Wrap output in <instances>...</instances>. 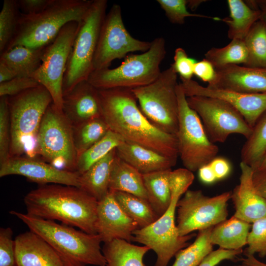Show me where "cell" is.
<instances>
[{"mask_svg": "<svg viewBox=\"0 0 266 266\" xmlns=\"http://www.w3.org/2000/svg\"><path fill=\"white\" fill-rule=\"evenodd\" d=\"M35 156L57 168L76 172L77 160L72 126L53 103L46 109L36 139Z\"/></svg>", "mask_w": 266, "mask_h": 266, "instance_id": "9", "label": "cell"}, {"mask_svg": "<svg viewBox=\"0 0 266 266\" xmlns=\"http://www.w3.org/2000/svg\"><path fill=\"white\" fill-rule=\"evenodd\" d=\"M231 192L209 197L202 191L188 190L176 205V226L180 235L212 228L227 219Z\"/></svg>", "mask_w": 266, "mask_h": 266, "instance_id": "11", "label": "cell"}, {"mask_svg": "<svg viewBox=\"0 0 266 266\" xmlns=\"http://www.w3.org/2000/svg\"><path fill=\"white\" fill-rule=\"evenodd\" d=\"M174 62L171 65L180 78L185 80L192 79L194 75V67L197 62L193 58L188 57L185 50L181 48H177L174 52Z\"/></svg>", "mask_w": 266, "mask_h": 266, "instance_id": "44", "label": "cell"}, {"mask_svg": "<svg viewBox=\"0 0 266 266\" xmlns=\"http://www.w3.org/2000/svg\"><path fill=\"white\" fill-rule=\"evenodd\" d=\"M27 213L58 220L96 234L98 201L80 188L57 184L41 185L24 197Z\"/></svg>", "mask_w": 266, "mask_h": 266, "instance_id": "2", "label": "cell"}, {"mask_svg": "<svg viewBox=\"0 0 266 266\" xmlns=\"http://www.w3.org/2000/svg\"><path fill=\"white\" fill-rule=\"evenodd\" d=\"M9 213L50 244L68 266H106L100 247L102 242L99 234H90L72 226L28 213L15 210Z\"/></svg>", "mask_w": 266, "mask_h": 266, "instance_id": "3", "label": "cell"}, {"mask_svg": "<svg viewBox=\"0 0 266 266\" xmlns=\"http://www.w3.org/2000/svg\"><path fill=\"white\" fill-rule=\"evenodd\" d=\"M240 168L239 182L231 192L235 209L233 216L252 224L266 216V200L254 186L252 168L241 162Z\"/></svg>", "mask_w": 266, "mask_h": 266, "instance_id": "21", "label": "cell"}, {"mask_svg": "<svg viewBox=\"0 0 266 266\" xmlns=\"http://www.w3.org/2000/svg\"><path fill=\"white\" fill-rule=\"evenodd\" d=\"M157 1L165 11L168 19L173 24H183L185 19L189 17L221 21V18L219 17L194 14L189 12L187 10V0H157Z\"/></svg>", "mask_w": 266, "mask_h": 266, "instance_id": "39", "label": "cell"}, {"mask_svg": "<svg viewBox=\"0 0 266 266\" xmlns=\"http://www.w3.org/2000/svg\"><path fill=\"white\" fill-rule=\"evenodd\" d=\"M246 1L252 7L259 9L262 14L261 19L266 22V0H246Z\"/></svg>", "mask_w": 266, "mask_h": 266, "instance_id": "52", "label": "cell"}, {"mask_svg": "<svg viewBox=\"0 0 266 266\" xmlns=\"http://www.w3.org/2000/svg\"><path fill=\"white\" fill-rule=\"evenodd\" d=\"M194 74L202 81L211 83L214 79L216 70L212 64L206 59L197 61L194 67Z\"/></svg>", "mask_w": 266, "mask_h": 266, "instance_id": "46", "label": "cell"}, {"mask_svg": "<svg viewBox=\"0 0 266 266\" xmlns=\"http://www.w3.org/2000/svg\"><path fill=\"white\" fill-rule=\"evenodd\" d=\"M116 155L115 148L80 174L79 188L98 201L109 192L110 176Z\"/></svg>", "mask_w": 266, "mask_h": 266, "instance_id": "24", "label": "cell"}, {"mask_svg": "<svg viewBox=\"0 0 266 266\" xmlns=\"http://www.w3.org/2000/svg\"><path fill=\"white\" fill-rule=\"evenodd\" d=\"M17 77L16 73L8 66L0 63V83Z\"/></svg>", "mask_w": 266, "mask_h": 266, "instance_id": "51", "label": "cell"}, {"mask_svg": "<svg viewBox=\"0 0 266 266\" xmlns=\"http://www.w3.org/2000/svg\"><path fill=\"white\" fill-rule=\"evenodd\" d=\"M98 91L102 117L110 130L125 141L143 146L177 162L179 154L176 136L161 131L148 120L137 105L132 89Z\"/></svg>", "mask_w": 266, "mask_h": 266, "instance_id": "1", "label": "cell"}, {"mask_svg": "<svg viewBox=\"0 0 266 266\" xmlns=\"http://www.w3.org/2000/svg\"><path fill=\"white\" fill-rule=\"evenodd\" d=\"M7 96L0 98V165L9 159L10 133Z\"/></svg>", "mask_w": 266, "mask_h": 266, "instance_id": "41", "label": "cell"}, {"mask_svg": "<svg viewBox=\"0 0 266 266\" xmlns=\"http://www.w3.org/2000/svg\"><path fill=\"white\" fill-rule=\"evenodd\" d=\"M11 228L0 229V266H15V242Z\"/></svg>", "mask_w": 266, "mask_h": 266, "instance_id": "42", "label": "cell"}, {"mask_svg": "<svg viewBox=\"0 0 266 266\" xmlns=\"http://www.w3.org/2000/svg\"><path fill=\"white\" fill-rule=\"evenodd\" d=\"M210 88L247 94L266 93V68L231 65L215 69Z\"/></svg>", "mask_w": 266, "mask_h": 266, "instance_id": "19", "label": "cell"}, {"mask_svg": "<svg viewBox=\"0 0 266 266\" xmlns=\"http://www.w3.org/2000/svg\"><path fill=\"white\" fill-rule=\"evenodd\" d=\"M45 48L17 45L0 54V63L10 68L17 77H31L41 64Z\"/></svg>", "mask_w": 266, "mask_h": 266, "instance_id": "28", "label": "cell"}, {"mask_svg": "<svg viewBox=\"0 0 266 266\" xmlns=\"http://www.w3.org/2000/svg\"><path fill=\"white\" fill-rule=\"evenodd\" d=\"M177 74L170 65L152 83L132 89L148 120L161 131L175 136L178 125Z\"/></svg>", "mask_w": 266, "mask_h": 266, "instance_id": "8", "label": "cell"}, {"mask_svg": "<svg viewBox=\"0 0 266 266\" xmlns=\"http://www.w3.org/2000/svg\"><path fill=\"white\" fill-rule=\"evenodd\" d=\"M15 242V266H68L55 250L30 230L18 235Z\"/></svg>", "mask_w": 266, "mask_h": 266, "instance_id": "22", "label": "cell"}, {"mask_svg": "<svg viewBox=\"0 0 266 266\" xmlns=\"http://www.w3.org/2000/svg\"><path fill=\"white\" fill-rule=\"evenodd\" d=\"M18 175L30 181L44 185L48 183L79 188L80 174L77 172L61 169L37 158L25 156L10 158L0 165V177Z\"/></svg>", "mask_w": 266, "mask_h": 266, "instance_id": "17", "label": "cell"}, {"mask_svg": "<svg viewBox=\"0 0 266 266\" xmlns=\"http://www.w3.org/2000/svg\"><path fill=\"white\" fill-rule=\"evenodd\" d=\"M180 79L181 85L187 97L205 96L223 100L236 109L252 128L266 112V93H243L204 87L192 79Z\"/></svg>", "mask_w": 266, "mask_h": 266, "instance_id": "16", "label": "cell"}, {"mask_svg": "<svg viewBox=\"0 0 266 266\" xmlns=\"http://www.w3.org/2000/svg\"><path fill=\"white\" fill-rule=\"evenodd\" d=\"M124 141L120 135L109 130L101 139L78 157L76 172L79 174L83 173Z\"/></svg>", "mask_w": 266, "mask_h": 266, "instance_id": "35", "label": "cell"}, {"mask_svg": "<svg viewBox=\"0 0 266 266\" xmlns=\"http://www.w3.org/2000/svg\"><path fill=\"white\" fill-rule=\"evenodd\" d=\"M171 200L166 211L149 226L135 230L132 241L143 244L156 254L154 266H167L171 258L180 250L189 245L188 241L195 233L182 236L175 222L176 205L183 195L178 191L171 192Z\"/></svg>", "mask_w": 266, "mask_h": 266, "instance_id": "12", "label": "cell"}, {"mask_svg": "<svg viewBox=\"0 0 266 266\" xmlns=\"http://www.w3.org/2000/svg\"><path fill=\"white\" fill-rule=\"evenodd\" d=\"M151 41L140 40L127 30L121 6L113 4L103 20L93 62L94 70L109 68L112 62L126 57L128 53L145 52Z\"/></svg>", "mask_w": 266, "mask_h": 266, "instance_id": "15", "label": "cell"}, {"mask_svg": "<svg viewBox=\"0 0 266 266\" xmlns=\"http://www.w3.org/2000/svg\"><path fill=\"white\" fill-rule=\"evenodd\" d=\"M251 225L234 216L212 228L210 241L226 250L242 249L247 245Z\"/></svg>", "mask_w": 266, "mask_h": 266, "instance_id": "25", "label": "cell"}, {"mask_svg": "<svg viewBox=\"0 0 266 266\" xmlns=\"http://www.w3.org/2000/svg\"><path fill=\"white\" fill-rule=\"evenodd\" d=\"M198 172L199 179L204 184H211L217 181L209 164L202 166Z\"/></svg>", "mask_w": 266, "mask_h": 266, "instance_id": "50", "label": "cell"}, {"mask_svg": "<svg viewBox=\"0 0 266 266\" xmlns=\"http://www.w3.org/2000/svg\"><path fill=\"white\" fill-rule=\"evenodd\" d=\"M171 169L142 174L147 200L159 217L168 208L171 200L169 175Z\"/></svg>", "mask_w": 266, "mask_h": 266, "instance_id": "30", "label": "cell"}, {"mask_svg": "<svg viewBox=\"0 0 266 266\" xmlns=\"http://www.w3.org/2000/svg\"><path fill=\"white\" fill-rule=\"evenodd\" d=\"M51 0H19L17 5L22 13L33 15L39 13L45 9Z\"/></svg>", "mask_w": 266, "mask_h": 266, "instance_id": "47", "label": "cell"}, {"mask_svg": "<svg viewBox=\"0 0 266 266\" xmlns=\"http://www.w3.org/2000/svg\"><path fill=\"white\" fill-rule=\"evenodd\" d=\"M189 106L200 118L209 140L223 143L232 134L249 137L252 128L241 113L225 101L205 96L187 97Z\"/></svg>", "mask_w": 266, "mask_h": 266, "instance_id": "14", "label": "cell"}, {"mask_svg": "<svg viewBox=\"0 0 266 266\" xmlns=\"http://www.w3.org/2000/svg\"><path fill=\"white\" fill-rule=\"evenodd\" d=\"M80 23L71 21L64 26L55 39L45 47L41 64L31 76L47 90L53 103L60 110L63 107L65 72Z\"/></svg>", "mask_w": 266, "mask_h": 266, "instance_id": "13", "label": "cell"}, {"mask_svg": "<svg viewBox=\"0 0 266 266\" xmlns=\"http://www.w3.org/2000/svg\"><path fill=\"white\" fill-rule=\"evenodd\" d=\"M77 159L86 150L101 139L109 128L102 117L93 119L72 127Z\"/></svg>", "mask_w": 266, "mask_h": 266, "instance_id": "33", "label": "cell"}, {"mask_svg": "<svg viewBox=\"0 0 266 266\" xmlns=\"http://www.w3.org/2000/svg\"><path fill=\"white\" fill-rule=\"evenodd\" d=\"M92 2L86 0H51L46 8L39 13H20L15 33L5 51L17 45L32 48L47 46L67 23L81 22Z\"/></svg>", "mask_w": 266, "mask_h": 266, "instance_id": "4", "label": "cell"}, {"mask_svg": "<svg viewBox=\"0 0 266 266\" xmlns=\"http://www.w3.org/2000/svg\"><path fill=\"white\" fill-rule=\"evenodd\" d=\"M252 181L257 192L266 200V169L253 170Z\"/></svg>", "mask_w": 266, "mask_h": 266, "instance_id": "49", "label": "cell"}, {"mask_svg": "<svg viewBox=\"0 0 266 266\" xmlns=\"http://www.w3.org/2000/svg\"><path fill=\"white\" fill-rule=\"evenodd\" d=\"M212 167L217 180L225 179L231 171V165L226 159L223 157H215L209 163Z\"/></svg>", "mask_w": 266, "mask_h": 266, "instance_id": "48", "label": "cell"}, {"mask_svg": "<svg viewBox=\"0 0 266 266\" xmlns=\"http://www.w3.org/2000/svg\"><path fill=\"white\" fill-rule=\"evenodd\" d=\"M246 266L242 264L241 266Z\"/></svg>", "mask_w": 266, "mask_h": 266, "instance_id": "56", "label": "cell"}, {"mask_svg": "<svg viewBox=\"0 0 266 266\" xmlns=\"http://www.w3.org/2000/svg\"><path fill=\"white\" fill-rule=\"evenodd\" d=\"M176 93L178 125L176 137L178 154L185 168L193 172L216 157L219 148L209 140L200 118L189 106L180 83L177 86Z\"/></svg>", "mask_w": 266, "mask_h": 266, "instance_id": "10", "label": "cell"}, {"mask_svg": "<svg viewBox=\"0 0 266 266\" xmlns=\"http://www.w3.org/2000/svg\"><path fill=\"white\" fill-rule=\"evenodd\" d=\"M116 155L141 174L171 169L176 162L155 151L124 141L116 148Z\"/></svg>", "mask_w": 266, "mask_h": 266, "instance_id": "23", "label": "cell"}, {"mask_svg": "<svg viewBox=\"0 0 266 266\" xmlns=\"http://www.w3.org/2000/svg\"><path fill=\"white\" fill-rule=\"evenodd\" d=\"M242 264L246 266H266V263L258 260L255 256H247L241 259Z\"/></svg>", "mask_w": 266, "mask_h": 266, "instance_id": "53", "label": "cell"}, {"mask_svg": "<svg viewBox=\"0 0 266 266\" xmlns=\"http://www.w3.org/2000/svg\"><path fill=\"white\" fill-rule=\"evenodd\" d=\"M109 189V191L124 192L147 200L142 174L117 155L112 167Z\"/></svg>", "mask_w": 266, "mask_h": 266, "instance_id": "27", "label": "cell"}, {"mask_svg": "<svg viewBox=\"0 0 266 266\" xmlns=\"http://www.w3.org/2000/svg\"><path fill=\"white\" fill-rule=\"evenodd\" d=\"M111 192L121 208L139 229L149 226L159 217L147 200L124 192Z\"/></svg>", "mask_w": 266, "mask_h": 266, "instance_id": "31", "label": "cell"}, {"mask_svg": "<svg viewBox=\"0 0 266 266\" xmlns=\"http://www.w3.org/2000/svg\"><path fill=\"white\" fill-rule=\"evenodd\" d=\"M10 133L9 158L26 156L36 158V137L43 116L53 102L42 85L7 97Z\"/></svg>", "mask_w": 266, "mask_h": 266, "instance_id": "5", "label": "cell"}, {"mask_svg": "<svg viewBox=\"0 0 266 266\" xmlns=\"http://www.w3.org/2000/svg\"><path fill=\"white\" fill-rule=\"evenodd\" d=\"M106 0H92L80 23L70 53L63 83V94L87 80L94 71L93 62L100 29L106 15Z\"/></svg>", "mask_w": 266, "mask_h": 266, "instance_id": "7", "label": "cell"}, {"mask_svg": "<svg viewBox=\"0 0 266 266\" xmlns=\"http://www.w3.org/2000/svg\"><path fill=\"white\" fill-rule=\"evenodd\" d=\"M40 85L32 77L17 76L10 80L0 83V97L15 96Z\"/></svg>", "mask_w": 266, "mask_h": 266, "instance_id": "43", "label": "cell"}, {"mask_svg": "<svg viewBox=\"0 0 266 266\" xmlns=\"http://www.w3.org/2000/svg\"><path fill=\"white\" fill-rule=\"evenodd\" d=\"M138 229L137 223L121 208L111 191L98 201L96 230L102 242L117 239L131 242L133 233Z\"/></svg>", "mask_w": 266, "mask_h": 266, "instance_id": "18", "label": "cell"}, {"mask_svg": "<svg viewBox=\"0 0 266 266\" xmlns=\"http://www.w3.org/2000/svg\"><path fill=\"white\" fill-rule=\"evenodd\" d=\"M266 153V112L252 128V133L246 139L241 150V162L254 170L259 167Z\"/></svg>", "mask_w": 266, "mask_h": 266, "instance_id": "32", "label": "cell"}, {"mask_svg": "<svg viewBox=\"0 0 266 266\" xmlns=\"http://www.w3.org/2000/svg\"><path fill=\"white\" fill-rule=\"evenodd\" d=\"M212 228L199 231L194 241L175 255L172 266H198L213 251V245L210 241Z\"/></svg>", "mask_w": 266, "mask_h": 266, "instance_id": "36", "label": "cell"}, {"mask_svg": "<svg viewBox=\"0 0 266 266\" xmlns=\"http://www.w3.org/2000/svg\"><path fill=\"white\" fill-rule=\"evenodd\" d=\"M266 169V153L265 155H264L259 167L256 169Z\"/></svg>", "mask_w": 266, "mask_h": 266, "instance_id": "55", "label": "cell"}, {"mask_svg": "<svg viewBox=\"0 0 266 266\" xmlns=\"http://www.w3.org/2000/svg\"><path fill=\"white\" fill-rule=\"evenodd\" d=\"M247 245L243 252L245 256L255 254L261 258L266 256V216L252 223Z\"/></svg>", "mask_w": 266, "mask_h": 266, "instance_id": "40", "label": "cell"}, {"mask_svg": "<svg viewBox=\"0 0 266 266\" xmlns=\"http://www.w3.org/2000/svg\"><path fill=\"white\" fill-rule=\"evenodd\" d=\"M227 3L230 16L221 21L228 25V37L244 40L253 25L261 19V12L242 0H228Z\"/></svg>", "mask_w": 266, "mask_h": 266, "instance_id": "26", "label": "cell"}, {"mask_svg": "<svg viewBox=\"0 0 266 266\" xmlns=\"http://www.w3.org/2000/svg\"><path fill=\"white\" fill-rule=\"evenodd\" d=\"M166 55L164 38L151 41L149 49L128 55L118 67L94 70L87 80L98 89L135 88L147 85L159 76L160 65Z\"/></svg>", "mask_w": 266, "mask_h": 266, "instance_id": "6", "label": "cell"}, {"mask_svg": "<svg viewBox=\"0 0 266 266\" xmlns=\"http://www.w3.org/2000/svg\"><path fill=\"white\" fill-rule=\"evenodd\" d=\"M62 110L72 127L102 117L98 89L88 80L79 82L63 94Z\"/></svg>", "mask_w": 266, "mask_h": 266, "instance_id": "20", "label": "cell"}, {"mask_svg": "<svg viewBox=\"0 0 266 266\" xmlns=\"http://www.w3.org/2000/svg\"><path fill=\"white\" fill-rule=\"evenodd\" d=\"M150 249L122 239L105 243L102 249L106 266H145L143 258Z\"/></svg>", "mask_w": 266, "mask_h": 266, "instance_id": "29", "label": "cell"}, {"mask_svg": "<svg viewBox=\"0 0 266 266\" xmlns=\"http://www.w3.org/2000/svg\"><path fill=\"white\" fill-rule=\"evenodd\" d=\"M17 0H4L0 13V52L7 49L15 33L20 13Z\"/></svg>", "mask_w": 266, "mask_h": 266, "instance_id": "38", "label": "cell"}, {"mask_svg": "<svg viewBox=\"0 0 266 266\" xmlns=\"http://www.w3.org/2000/svg\"><path fill=\"white\" fill-rule=\"evenodd\" d=\"M243 252L242 249L226 250L219 248L207 255L198 266H216L225 260L234 261Z\"/></svg>", "mask_w": 266, "mask_h": 266, "instance_id": "45", "label": "cell"}, {"mask_svg": "<svg viewBox=\"0 0 266 266\" xmlns=\"http://www.w3.org/2000/svg\"><path fill=\"white\" fill-rule=\"evenodd\" d=\"M187 7L191 10L196 9L201 3L205 0H187Z\"/></svg>", "mask_w": 266, "mask_h": 266, "instance_id": "54", "label": "cell"}, {"mask_svg": "<svg viewBox=\"0 0 266 266\" xmlns=\"http://www.w3.org/2000/svg\"><path fill=\"white\" fill-rule=\"evenodd\" d=\"M215 69L231 65H244L248 58V52L244 40L233 39L221 48L213 47L204 54Z\"/></svg>", "mask_w": 266, "mask_h": 266, "instance_id": "37", "label": "cell"}, {"mask_svg": "<svg viewBox=\"0 0 266 266\" xmlns=\"http://www.w3.org/2000/svg\"><path fill=\"white\" fill-rule=\"evenodd\" d=\"M248 58L243 66L266 68V22L261 19L252 26L244 39Z\"/></svg>", "mask_w": 266, "mask_h": 266, "instance_id": "34", "label": "cell"}]
</instances>
